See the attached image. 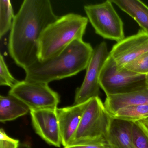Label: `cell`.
Returning a JSON list of instances; mask_svg holds the SVG:
<instances>
[{
	"label": "cell",
	"mask_w": 148,
	"mask_h": 148,
	"mask_svg": "<svg viewBox=\"0 0 148 148\" xmlns=\"http://www.w3.org/2000/svg\"><path fill=\"white\" fill-rule=\"evenodd\" d=\"M49 0H25L14 16L8 49L18 66L24 70L38 60L39 43L42 33L58 19Z\"/></svg>",
	"instance_id": "obj_1"
},
{
	"label": "cell",
	"mask_w": 148,
	"mask_h": 148,
	"mask_svg": "<svg viewBox=\"0 0 148 148\" xmlns=\"http://www.w3.org/2000/svg\"><path fill=\"white\" fill-rule=\"evenodd\" d=\"M93 51L90 44L83 39L75 40L57 55L38 60L25 69V80L48 84L75 76L86 69Z\"/></svg>",
	"instance_id": "obj_2"
},
{
	"label": "cell",
	"mask_w": 148,
	"mask_h": 148,
	"mask_svg": "<svg viewBox=\"0 0 148 148\" xmlns=\"http://www.w3.org/2000/svg\"><path fill=\"white\" fill-rule=\"evenodd\" d=\"M88 21L86 17L70 13L59 17L50 24L40 39L38 60L48 59L59 53L73 41L83 39Z\"/></svg>",
	"instance_id": "obj_3"
},
{
	"label": "cell",
	"mask_w": 148,
	"mask_h": 148,
	"mask_svg": "<svg viewBox=\"0 0 148 148\" xmlns=\"http://www.w3.org/2000/svg\"><path fill=\"white\" fill-rule=\"evenodd\" d=\"M111 116L99 97L89 100L70 145L107 142L106 135Z\"/></svg>",
	"instance_id": "obj_4"
},
{
	"label": "cell",
	"mask_w": 148,
	"mask_h": 148,
	"mask_svg": "<svg viewBox=\"0 0 148 148\" xmlns=\"http://www.w3.org/2000/svg\"><path fill=\"white\" fill-rule=\"evenodd\" d=\"M147 76L119 67L109 55L100 73L99 85L106 97L127 94L148 86Z\"/></svg>",
	"instance_id": "obj_5"
},
{
	"label": "cell",
	"mask_w": 148,
	"mask_h": 148,
	"mask_svg": "<svg viewBox=\"0 0 148 148\" xmlns=\"http://www.w3.org/2000/svg\"><path fill=\"white\" fill-rule=\"evenodd\" d=\"M112 1L84 7L88 21L96 34L118 42L125 38L123 23L113 7Z\"/></svg>",
	"instance_id": "obj_6"
},
{
	"label": "cell",
	"mask_w": 148,
	"mask_h": 148,
	"mask_svg": "<svg viewBox=\"0 0 148 148\" xmlns=\"http://www.w3.org/2000/svg\"><path fill=\"white\" fill-rule=\"evenodd\" d=\"M8 95L19 99L30 110L57 109L60 96L48 84L20 81L11 88Z\"/></svg>",
	"instance_id": "obj_7"
},
{
	"label": "cell",
	"mask_w": 148,
	"mask_h": 148,
	"mask_svg": "<svg viewBox=\"0 0 148 148\" xmlns=\"http://www.w3.org/2000/svg\"><path fill=\"white\" fill-rule=\"evenodd\" d=\"M109 55L107 44L102 42L93 49L87 65L85 76L81 86L75 93L74 105L85 103L99 97L100 86L99 79L103 66Z\"/></svg>",
	"instance_id": "obj_8"
},
{
	"label": "cell",
	"mask_w": 148,
	"mask_h": 148,
	"mask_svg": "<svg viewBox=\"0 0 148 148\" xmlns=\"http://www.w3.org/2000/svg\"><path fill=\"white\" fill-rule=\"evenodd\" d=\"M148 52V34L140 30L136 34L125 38L115 44L109 55L119 67L123 68Z\"/></svg>",
	"instance_id": "obj_9"
},
{
	"label": "cell",
	"mask_w": 148,
	"mask_h": 148,
	"mask_svg": "<svg viewBox=\"0 0 148 148\" xmlns=\"http://www.w3.org/2000/svg\"><path fill=\"white\" fill-rule=\"evenodd\" d=\"M57 109L32 110L30 111L36 133L48 144L60 147L62 141Z\"/></svg>",
	"instance_id": "obj_10"
},
{
	"label": "cell",
	"mask_w": 148,
	"mask_h": 148,
	"mask_svg": "<svg viewBox=\"0 0 148 148\" xmlns=\"http://www.w3.org/2000/svg\"><path fill=\"white\" fill-rule=\"evenodd\" d=\"M88 101L79 104L57 109L62 145L64 147L71 143Z\"/></svg>",
	"instance_id": "obj_11"
},
{
	"label": "cell",
	"mask_w": 148,
	"mask_h": 148,
	"mask_svg": "<svg viewBox=\"0 0 148 148\" xmlns=\"http://www.w3.org/2000/svg\"><path fill=\"white\" fill-rule=\"evenodd\" d=\"M105 138L112 148H135L133 122L111 116Z\"/></svg>",
	"instance_id": "obj_12"
},
{
	"label": "cell",
	"mask_w": 148,
	"mask_h": 148,
	"mask_svg": "<svg viewBox=\"0 0 148 148\" xmlns=\"http://www.w3.org/2000/svg\"><path fill=\"white\" fill-rule=\"evenodd\" d=\"M148 104V86L139 90L127 94L106 97L104 104L111 116L127 106Z\"/></svg>",
	"instance_id": "obj_13"
},
{
	"label": "cell",
	"mask_w": 148,
	"mask_h": 148,
	"mask_svg": "<svg viewBox=\"0 0 148 148\" xmlns=\"http://www.w3.org/2000/svg\"><path fill=\"white\" fill-rule=\"evenodd\" d=\"M123 12L133 18L148 34V6L139 0H112Z\"/></svg>",
	"instance_id": "obj_14"
},
{
	"label": "cell",
	"mask_w": 148,
	"mask_h": 148,
	"mask_svg": "<svg viewBox=\"0 0 148 148\" xmlns=\"http://www.w3.org/2000/svg\"><path fill=\"white\" fill-rule=\"evenodd\" d=\"M29 107L15 97L8 95L0 97V121H12L27 114Z\"/></svg>",
	"instance_id": "obj_15"
},
{
	"label": "cell",
	"mask_w": 148,
	"mask_h": 148,
	"mask_svg": "<svg viewBox=\"0 0 148 148\" xmlns=\"http://www.w3.org/2000/svg\"><path fill=\"white\" fill-rule=\"evenodd\" d=\"M112 116L132 122L143 120L148 118V104L122 108Z\"/></svg>",
	"instance_id": "obj_16"
},
{
	"label": "cell",
	"mask_w": 148,
	"mask_h": 148,
	"mask_svg": "<svg viewBox=\"0 0 148 148\" xmlns=\"http://www.w3.org/2000/svg\"><path fill=\"white\" fill-rule=\"evenodd\" d=\"M14 16L9 0H0V38L11 30Z\"/></svg>",
	"instance_id": "obj_17"
},
{
	"label": "cell",
	"mask_w": 148,
	"mask_h": 148,
	"mask_svg": "<svg viewBox=\"0 0 148 148\" xmlns=\"http://www.w3.org/2000/svg\"><path fill=\"white\" fill-rule=\"evenodd\" d=\"M135 148H148V129L142 121L133 122Z\"/></svg>",
	"instance_id": "obj_18"
},
{
	"label": "cell",
	"mask_w": 148,
	"mask_h": 148,
	"mask_svg": "<svg viewBox=\"0 0 148 148\" xmlns=\"http://www.w3.org/2000/svg\"><path fill=\"white\" fill-rule=\"evenodd\" d=\"M124 67L137 74L148 75V52L141 55Z\"/></svg>",
	"instance_id": "obj_19"
},
{
	"label": "cell",
	"mask_w": 148,
	"mask_h": 148,
	"mask_svg": "<svg viewBox=\"0 0 148 148\" xmlns=\"http://www.w3.org/2000/svg\"><path fill=\"white\" fill-rule=\"evenodd\" d=\"M19 81L16 79L9 71L1 54L0 56V85L6 86L12 88L18 84Z\"/></svg>",
	"instance_id": "obj_20"
},
{
	"label": "cell",
	"mask_w": 148,
	"mask_h": 148,
	"mask_svg": "<svg viewBox=\"0 0 148 148\" xmlns=\"http://www.w3.org/2000/svg\"><path fill=\"white\" fill-rule=\"evenodd\" d=\"M19 145L18 140L9 137L4 129L0 130V148H18Z\"/></svg>",
	"instance_id": "obj_21"
},
{
	"label": "cell",
	"mask_w": 148,
	"mask_h": 148,
	"mask_svg": "<svg viewBox=\"0 0 148 148\" xmlns=\"http://www.w3.org/2000/svg\"><path fill=\"white\" fill-rule=\"evenodd\" d=\"M64 148H112L107 142L82 144L71 145Z\"/></svg>",
	"instance_id": "obj_22"
},
{
	"label": "cell",
	"mask_w": 148,
	"mask_h": 148,
	"mask_svg": "<svg viewBox=\"0 0 148 148\" xmlns=\"http://www.w3.org/2000/svg\"><path fill=\"white\" fill-rule=\"evenodd\" d=\"M18 148H32L29 145L26 143L20 144Z\"/></svg>",
	"instance_id": "obj_23"
},
{
	"label": "cell",
	"mask_w": 148,
	"mask_h": 148,
	"mask_svg": "<svg viewBox=\"0 0 148 148\" xmlns=\"http://www.w3.org/2000/svg\"><path fill=\"white\" fill-rule=\"evenodd\" d=\"M141 121L143 122V123L145 125V126L148 129V118L145 119L141 120Z\"/></svg>",
	"instance_id": "obj_24"
},
{
	"label": "cell",
	"mask_w": 148,
	"mask_h": 148,
	"mask_svg": "<svg viewBox=\"0 0 148 148\" xmlns=\"http://www.w3.org/2000/svg\"><path fill=\"white\" fill-rule=\"evenodd\" d=\"M147 83H148V75H147Z\"/></svg>",
	"instance_id": "obj_25"
}]
</instances>
